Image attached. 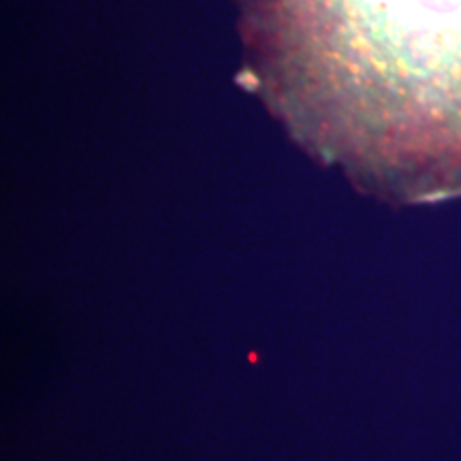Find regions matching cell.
Returning <instances> with one entry per match:
<instances>
[{"mask_svg": "<svg viewBox=\"0 0 461 461\" xmlns=\"http://www.w3.org/2000/svg\"><path fill=\"white\" fill-rule=\"evenodd\" d=\"M250 84L325 160L461 190V0H239Z\"/></svg>", "mask_w": 461, "mask_h": 461, "instance_id": "obj_1", "label": "cell"}]
</instances>
